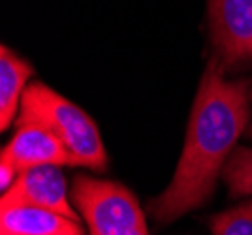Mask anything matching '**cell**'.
Returning a JSON list of instances; mask_svg holds the SVG:
<instances>
[{
	"label": "cell",
	"instance_id": "7",
	"mask_svg": "<svg viewBox=\"0 0 252 235\" xmlns=\"http://www.w3.org/2000/svg\"><path fill=\"white\" fill-rule=\"evenodd\" d=\"M0 235H85L79 220L36 207L0 209Z\"/></svg>",
	"mask_w": 252,
	"mask_h": 235
},
{
	"label": "cell",
	"instance_id": "4",
	"mask_svg": "<svg viewBox=\"0 0 252 235\" xmlns=\"http://www.w3.org/2000/svg\"><path fill=\"white\" fill-rule=\"evenodd\" d=\"M209 32L222 70L252 64V0H209Z\"/></svg>",
	"mask_w": 252,
	"mask_h": 235
},
{
	"label": "cell",
	"instance_id": "10",
	"mask_svg": "<svg viewBox=\"0 0 252 235\" xmlns=\"http://www.w3.org/2000/svg\"><path fill=\"white\" fill-rule=\"evenodd\" d=\"M213 235H252V200L211 218Z\"/></svg>",
	"mask_w": 252,
	"mask_h": 235
},
{
	"label": "cell",
	"instance_id": "3",
	"mask_svg": "<svg viewBox=\"0 0 252 235\" xmlns=\"http://www.w3.org/2000/svg\"><path fill=\"white\" fill-rule=\"evenodd\" d=\"M70 200L87 222L89 235H149L136 196L119 182L77 175Z\"/></svg>",
	"mask_w": 252,
	"mask_h": 235
},
{
	"label": "cell",
	"instance_id": "8",
	"mask_svg": "<svg viewBox=\"0 0 252 235\" xmlns=\"http://www.w3.org/2000/svg\"><path fill=\"white\" fill-rule=\"evenodd\" d=\"M32 75V66L2 45L0 51V128L6 130L17 117V107L25 94V83Z\"/></svg>",
	"mask_w": 252,
	"mask_h": 235
},
{
	"label": "cell",
	"instance_id": "1",
	"mask_svg": "<svg viewBox=\"0 0 252 235\" xmlns=\"http://www.w3.org/2000/svg\"><path fill=\"white\" fill-rule=\"evenodd\" d=\"M222 72L213 57L190 111L187 141L173 181L151 203V214L158 224H169L209 200L249 122L247 83L226 81Z\"/></svg>",
	"mask_w": 252,
	"mask_h": 235
},
{
	"label": "cell",
	"instance_id": "6",
	"mask_svg": "<svg viewBox=\"0 0 252 235\" xmlns=\"http://www.w3.org/2000/svg\"><path fill=\"white\" fill-rule=\"evenodd\" d=\"M17 132L2 149L0 162L19 173L40 166H72V156L47 128L40 124H15Z\"/></svg>",
	"mask_w": 252,
	"mask_h": 235
},
{
	"label": "cell",
	"instance_id": "12",
	"mask_svg": "<svg viewBox=\"0 0 252 235\" xmlns=\"http://www.w3.org/2000/svg\"><path fill=\"white\" fill-rule=\"evenodd\" d=\"M249 134H251V138H252V128H251V132H249Z\"/></svg>",
	"mask_w": 252,
	"mask_h": 235
},
{
	"label": "cell",
	"instance_id": "2",
	"mask_svg": "<svg viewBox=\"0 0 252 235\" xmlns=\"http://www.w3.org/2000/svg\"><path fill=\"white\" fill-rule=\"evenodd\" d=\"M15 124H40L61 139L72 166L104 171L107 168L104 141L94 120L83 109L43 83L27 87Z\"/></svg>",
	"mask_w": 252,
	"mask_h": 235
},
{
	"label": "cell",
	"instance_id": "9",
	"mask_svg": "<svg viewBox=\"0 0 252 235\" xmlns=\"http://www.w3.org/2000/svg\"><path fill=\"white\" fill-rule=\"evenodd\" d=\"M222 177L231 196H252V149L235 147L224 166Z\"/></svg>",
	"mask_w": 252,
	"mask_h": 235
},
{
	"label": "cell",
	"instance_id": "5",
	"mask_svg": "<svg viewBox=\"0 0 252 235\" xmlns=\"http://www.w3.org/2000/svg\"><path fill=\"white\" fill-rule=\"evenodd\" d=\"M68 200L66 179L59 166H40L19 173L17 181L2 192L0 209L36 207L79 220V214Z\"/></svg>",
	"mask_w": 252,
	"mask_h": 235
},
{
	"label": "cell",
	"instance_id": "13",
	"mask_svg": "<svg viewBox=\"0 0 252 235\" xmlns=\"http://www.w3.org/2000/svg\"><path fill=\"white\" fill-rule=\"evenodd\" d=\"M251 98H252V92H251Z\"/></svg>",
	"mask_w": 252,
	"mask_h": 235
},
{
	"label": "cell",
	"instance_id": "11",
	"mask_svg": "<svg viewBox=\"0 0 252 235\" xmlns=\"http://www.w3.org/2000/svg\"><path fill=\"white\" fill-rule=\"evenodd\" d=\"M17 177H19V171L13 170L8 164L0 162V188H2V192H6L11 184L17 181Z\"/></svg>",
	"mask_w": 252,
	"mask_h": 235
}]
</instances>
